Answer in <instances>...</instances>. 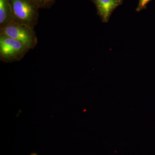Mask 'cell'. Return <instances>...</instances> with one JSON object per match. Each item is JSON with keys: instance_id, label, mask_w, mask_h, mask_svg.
I'll return each mask as SVG.
<instances>
[{"instance_id": "1", "label": "cell", "mask_w": 155, "mask_h": 155, "mask_svg": "<svg viewBox=\"0 0 155 155\" xmlns=\"http://www.w3.org/2000/svg\"><path fill=\"white\" fill-rule=\"evenodd\" d=\"M12 21L34 28L39 19L38 4L35 0H9Z\"/></svg>"}, {"instance_id": "2", "label": "cell", "mask_w": 155, "mask_h": 155, "mask_svg": "<svg viewBox=\"0 0 155 155\" xmlns=\"http://www.w3.org/2000/svg\"><path fill=\"white\" fill-rule=\"evenodd\" d=\"M0 34L20 42L30 50L33 49L38 44V41L34 28L28 25L11 22L0 29Z\"/></svg>"}, {"instance_id": "3", "label": "cell", "mask_w": 155, "mask_h": 155, "mask_svg": "<svg viewBox=\"0 0 155 155\" xmlns=\"http://www.w3.org/2000/svg\"><path fill=\"white\" fill-rule=\"evenodd\" d=\"M30 49L22 43L0 34V61L6 63L19 61Z\"/></svg>"}, {"instance_id": "4", "label": "cell", "mask_w": 155, "mask_h": 155, "mask_svg": "<svg viewBox=\"0 0 155 155\" xmlns=\"http://www.w3.org/2000/svg\"><path fill=\"white\" fill-rule=\"evenodd\" d=\"M94 4L97 14L102 22L107 23L111 14L116 8L121 5L124 0H91Z\"/></svg>"}, {"instance_id": "5", "label": "cell", "mask_w": 155, "mask_h": 155, "mask_svg": "<svg viewBox=\"0 0 155 155\" xmlns=\"http://www.w3.org/2000/svg\"><path fill=\"white\" fill-rule=\"evenodd\" d=\"M11 21V8L9 0H0V29L5 27Z\"/></svg>"}, {"instance_id": "6", "label": "cell", "mask_w": 155, "mask_h": 155, "mask_svg": "<svg viewBox=\"0 0 155 155\" xmlns=\"http://www.w3.org/2000/svg\"><path fill=\"white\" fill-rule=\"evenodd\" d=\"M38 4L40 9L51 8L57 0H35Z\"/></svg>"}, {"instance_id": "7", "label": "cell", "mask_w": 155, "mask_h": 155, "mask_svg": "<svg viewBox=\"0 0 155 155\" xmlns=\"http://www.w3.org/2000/svg\"><path fill=\"white\" fill-rule=\"evenodd\" d=\"M151 1V0H139L138 6L136 8L137 12H140L142 10L146 8L148 4Z\"/></svg>"}, {"instance_id": "8", "label": "cell", "mask_w": 155, "mask_h": 155, "mask_svg": "<svg viewBox=\"0 0 155 155\" xmlns=\"http://www.w3.org/2000/svg\"><path fill=\"white\" fill-rule=\"evenodd\" d=\"M30 155H38L37 154H36V153H32V154H30Z\"/></svg>"}]
</instances>
